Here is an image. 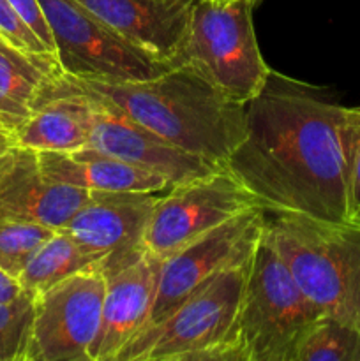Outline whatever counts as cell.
I'll return each mask as SVG.
<instances>
[{"mask_svg": "<svg viewBox=\"0 0 360 361\" xmlns=\"http://www.w3.org/2000/svg\"><path fill=\"white\" fill-rule=\"evenodd\" d=\"M126 41L179 66L196 0H76Z\"/></svg>", "mask_w": 360, "mask_h": 361, "instance_id": "cell-14", "label": "cell"}, {"mask_svg": "<svg viewBox=\"0 0 360 361\" xmlns=\"http://www.w3.org/2000/svg\"><path fill=\"white\" fill-rule=\"evenodd\" d=\"M253 207L260 204L224 168L173 185L164 196H157L145 249L164 259Z\"/></svg>", "mask_w": 360, "mask_h": 361, "instance_id": "cell-8", "label": "cell"}, {"mask_svg": "<svg viewBox=\"0 0 360 361\" xmlns=\"http://www.w3.org/2000/svg\"><path fill=\"white\" fill-rule=\"evenodd\" d=\"M55 42L60 73L81 80L140 81L173 66L116 34L76 0H39Z\"/></svg>", "mask_w": 360, "mask_h": 361, "instance_id": "cell-7", "label": "cell"}, {"mask_svg": "<svg viewBox=\"0 0 360 361\" xmlns=\"http://www.w3.org/2000/svg\"><path fill=\"white\" fill-rule=\"evenodd\" d=\"M265 215L261 207L249 208L164 257L148 324L162 319L222 270L247 263L263 233Z\"/></svg>", "mask_w": 360, "mask_h": 361, "instance_id": "cell-10", "label": "cell"}, {"mask_svg": "<svg viewBox=\"0 0 360 361\" xmlns=\"http://www.w3.org/2000/svg\"><path fill=\"white\" fill-rule=\"evenodd\" d=\"M155 201L154 192H90L62 229L106 277L147 250L145 233Z\"/></svg>", "mask_w": 360, "mask_h": 361, "instance_id": "cell-11", "label": "cell"}, {"mask_svg": "<svg viewBox=\"0 0 360 361\" xmlns=\"http://www.w3.org/2000/svg\"><path fill=\"white\" fill-rule=\"evenodd\" d=\"M88 270H97L94 257L85 252L69 233L55 229V233L28 259L18 282L21 289L41 295L71 275Z\"/></svg>", "mask_w": 360, "mask_h": 361, "instance_id": "cell-19", "label": "cell"}, {"mask_svg": "<svg viewBox=\"0 0 360 361\" xmlns=\"http://www.w3.org/2000/svg\"><path fill=\"white\" fill-rule=\"evenodd\" d=\"M48 180L88 192H164L169 182L161 175L83 147L73 152H37Z\"/></svg>", "mask_w": 360, "mask_h": 361, "instance_id": "cell-16", "label": "cell"}, {"mask_svg": "<svg viewBox=\"0 0 360 361\" xmlns=\"http://www.w3.org/2000/svg\"><path fill=\"white\" fill-rule=\"evenodd\" d=\"M90 104L74 95L34 102L30 116L11 134L13 145L35 152H73L88 145Z\"/></svg>", "mask_w": 360, "mask_h": 361, "instance_id": "cell-17", "label": "cell"}, {"mask_svg": "<svg viewBox=\"0 0 360 361\" xmlns=\"http://www.w3.org/2000/svg\"><path fill=\"white\" fill-rule=\"evenodd\" d=\"M251 0H196L180 63H193L229 101L246 104L270 69L258 48Z\"/></svg>", "mask_w": 360, "mask_h": 361, "instance_id": "cell-6", "label": "cell"}, {"mask_svg": "<svg viewBox=\"0 0 360 361\" xmlns=\"http://www.w3.org/2000/svg\"><path fill=\"white\" fill-rule=\"evenodd\" d=\"M263 231L321 314L360 330V221L272 214Z\"/></svg>", "mask_w": 360, "mask_h": 361, "instance_id": "cell-3", "label": "cell"}, {"mask_svg": "<svg viewBox=\"0 0 360 361\" xmlns=\"http://www.w3.org/2000/svg\"><path fill=\"white\" fill-rule=\"evenodd\" d=\"M34 293L21 289L11 302H0V361H27L35 316Z\"/></svg>", "mask_w": 360, "mask_h": 361, "instance_id": "cell-21", "label": "cell"}, {"mask_svg": "<svg viewBox=\"0 0 360 361\" xmlns=\"http://www.w3.org/2000/svg\"><path fill=\"white\" fill-rule=\"evenodd\" d=\"M21 293L20 282L4 270H0V302H11Z\"/></svg>", "mask_w": 360, "mask_h": 361, "instance_id": "cell-26", "label": "cell"}, {"mask_svg": "<svg viewBox=\"0 0 360 361\" xmlns=\"http://www.w3.org/2000/svg\"><path fill=\"white\" fill-rule=\"evenodd\" d=\"M349 108L270 71L244 104V136L222 168L267 214L352 221Z\"/></svg>", "mask_w": 360, "mask_h": 361, "instance_id": "cell-1", "label": "cell"}, {"mask_svg": "<svg viewBox=\"0 0 360 361\" xmlns=\"http://www.w3.org/2000/svg\"><path fill=\"white\" fill-rule=\"evenodd\" d=\"M348 201L349 219L360 221V108H349Z\"/></svg>", "mask_w": 360, "mask_h": 361, "instance_id": "cell-24", "label": "cell"}, {"mask_svg": "<svg viewBox=\"0 0 360 361\" xmlns=\"http://www.w3.org/2000/svg\"><path fill=\"white\" fill-rule=\"evenodd\" d=\"M0 39L7 41L9 44L32 53V55L41 56H55L44 48L41 41L35 37L34 32L21 21V18L14 13L11 4L7 0H0ZM56 60V59H55Z\"/></svg>", "mask_w": 360, "mask_h": 361, "instance_id": "cell-23", "label": "cell"}, {"mask_svg": "<svg viewBox=\"0 0 360 361\" xmlns=\"http://www.w3.org/2000/svg\"><path fill=\"white\" fill-rule=\"evenodd\" d=\"M88 104H90V129H88L87 147L161 175L162 178L168 180L169 187L180 185L221 169V166L212 164L200 155L175 147L112 109H106L90 101Z\"/></svg>", "mask_w": 360, "mask_h": 361, "instance_id": "cell-12", "label": "cell"}, {"mask_svg": "<svg viewBox=\"0 0 360 361\" xmlns=\"http://www.w3.org/2000/svg\"><path fill=\"white\" fill-rule=\"evenodd\" d=\"M251 2H253V4H254V6H256V4H258V2H260V0H251Z\"/></svg>", "mask_w": 360, "mask_h": 361, "instance_id": "cell-28", "label": "cell"}, {"mask_svg": "<svg viewBox=\"0 0 360 361\" xmlns=\"http://www.w3.org/2000/svg\"><path fill=\"white\" fill-rule=\"evenodd\" d=\"M90 192L52 182L39 166L37 152L9 145L0 150V219L62 229Z\"/></svg>", "mask_w": 360, "mask_h": 361, "instance_id": "cell-13", "label": "cell"}, {"mask_svg": "<svg viewBox=\"0 0 360 361\" xmlns=\"http://www.w3.org/2000/svg\"><path fill=\"white\" fill-rule=\"evenodd\" d=\"M249 261L222 270L145 326L116 361H242L235 328Z\"/></svg>", "mask_w": 360, "mask_h": 361, "instance_id": "cell-4", "label": "cell"}, {"mask_svg": "<svg viewBox=\"0 0 360 361\" xmlns=\"http://www.w3.org/2000/svg\"><path fill=\"white\" fill-rule=\"evenodd\" d=\"M14 13L21 18L25 25L35 34V37L44 44V48L55 56V42H53L52 30L46 21L44 11H42L39 0H7Z\"/></svg>", "mask_w": 360, "mask_h": 361, "instance_id": "cell-25", "label": "cell"}, {"mask_svg": "<svg viewBox=\"0 0 360 361\" xmlns=\"http://www.w3.org/2000/svg\"><path fill=\"white\" fill-rule=\"evenodd\" d=\"M323 316L261 233L249 261L235 342L242 361H293L307 328Z\"/></svg>", "mask_w": 360, "mask_h": 361, "instance_id": "cell-5", "label": "cell"}, {"mask_svg": "<svg viewBox=\"0 0 360 361\" xmlns=\"http://www.w3.org/2000/svg\"><path fill=\"white\" fill-rule=\"evenodd\" d=\"M53 95L83 97L112 109L221 168L244 136V106L224 97L187 62L140 81L81 80L56 71L35 101Z\"/></svg>", "mask_w": 360, "mask_h": 361, "instance_id": "cell-2", "label": "cell"}, {"mask_svg": "<svg viewBox=\"0 0 360 361\" xmlns=\"http://www.w3.org/2000/svg\"><path fill=\"white\" fill-rule=\"evenodd\" d=\"M221 2H224V0H221Z\"/></svg>", "mask_w": 360, "mask_h": 361, "instance_id": "cell-29", "label": "cell"}, {"mask_svg": "<svg viewBox=\"0 0 360 361\" xmlns=\"http://www.w3.org/2000/svg\"><path fill=\"white\" fill-rule=\"evenodd\" d=\"M9 145H13V140H11V136L7 133H4V130H0V150L7 148Z\"/></svg>", "mask_w": 360, "mask_h": 361, "instance_id": "cell-27", "label": "cell"}, {"mask_svg": "<svg viewBox=\"0 0 360 361\" xmlns=\"http://www.w3.org/2000/svg\"><path fill=\"white\" fill-rule=\"evenodd\" d=\"M161 263V257L145 250L126 267L106 275L101 326L92 348V361H116L124 348L147 326Z\"/></svg>", "mask_w": 360, "mask_h": 361, "instance_id": "cell-15", "label": "cell"}, {"mask_svg": "<svg viewBox=\"0 0 360 361\" xmlns=\"http://www.w3.org/2000/svg\"><path fill=\"white\" fill-rule=\"evenodd\" d=\"M56 71L52 56L32 55L0 39V130L11 136L30 116L42 83Z\"/></svg>", "mask_w": 360, "mask_h": 361, "instance_id": "cell-18", "label": "cell"}, {"mask_svg": "<svg viewBox=\"0 0 360 361\" xmlns=\"http://www.w3.org/2000/svg\"><path fill=\"white\" fill-rule=\"evenodd\" d=\"M104 288V275L88 270L71 275L35 296L27 361H92Z\"/></svg>", "mask_w": 360, "mask_h": 361, "instance_id": "cell-9", "label": "cell"}, {"mask_svg": "<svg viewBox=\"0 0 360 361\" xmlns=\"http://www.w3.org/2000/svg\"><path fill=\"white\" fill-rule=\"evenodd\" d=\"M293 361H360V330L321 316L302 335Z\"/></svg>", "mask_w": 360, "mask_h": 361, "instance_id": "cell-20", "label": "cell"}, {"mask_svg": "<svg viewBox=\"0 0 360 361\" xmlns=\"http://www.w3.org/2000/svg\"><path fill=\"white\" fill-rule=\"evenodd\" d=\"M55 233L37 222L0 219V270L18 281L35 250Z\"/></svg>", "mask_w": 360, "mask_h": 361, "instance_id": "cell-22", "label": "cell"}]
</instances>
